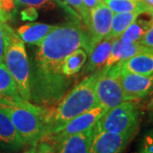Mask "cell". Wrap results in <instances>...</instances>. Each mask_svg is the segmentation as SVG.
Segmentation results:
<instances>
[{"instance_id": "1", "label": "cell", "mask_w": 153, "mask_h": 153, "mask_svg": "<svg viewBox=\"0 0 153 153\" xmlns=\"http://www.w3.org/2000/svg\"><path fill=\"white\" fill-rule=\"evenodd\" d=\"M38 46L33 63L54 71H61L63 60L76 49L90 51L88 36L76 24L56 26Z\"/></svg>"}, {"instance_id": "2", "label": "cell", "mask_w": 153, "mask_h": 153, "mask_svg": "<svg viewBox=\"0 0 153 153\" xmlns=\"http://www.w3.org/2000/svg\"><path fill=\"white\" fill-rule=\"evenodd\" d=\"M98 74L99 71L82 80L60 100L57 106L47 107L44 117L45 134H54L69 121L99 105L94 90Z\"/></svg>"}, {"instance_id": "3", "label": "cell", "mask_w": 153, "mask_h": 153, "mask_svg": "<svg viewBox=\"0 0 153 153\" xmlns=\"http://www.w3.org/2000/svg\"><path fill=\"white\" fill-rule=\"evenodd\" d=\"M0 108L9 116L25 145L33 146L45 134L44 117L47 107L21 99L0 100Z\"/></svg>"}, {"instance_id": "4", "label": "cell", "mask_w": 153, "mask_h": 153, "mask_svg": "<svg viewBox=\"0 0 153 153\" xmlns=\"http://www.w3.org/2000/svg\"><path fill=\"white\" fill-rule=\"evenodd\" d=\"M3 62L13 76L21 97L30 100V65L25 44L5 24L4 27V53Z\"/></svg>"}, {"instance_id": "5", "label": "cell", "mask_w": 153, "mask_h": 153, "mask_svg": "<svg viewBox=\"0 0 153 153\" xmlns=\"http://www.w3.org/2000/svg\"><path fill=\"white\" fill-rule=\"evenodd\" d=\"M69 86V79L61 71L41 68L34 63L30 68V100L36 105L49 107L60 101Z\"/></svg>"}, {"instance_id": "6", "label": "cell", "mask_w": 153, "mask_h": 153, "mask_svg": "<svg viewBox=\"0 0 153 153\" xmlns=\"http://www.w3.org/2000/svg\"><path fill=\"white\" fill-rule=\"evenodd\" d=\"M140 109L134 102L128 100L107 111L97 122V131L136 134L140 127Z\"/></svg>"}, {"instance_id": "7", "label": "cell", "mask_w": 153, "mask_h": 153, "mask_svg": "<svg viewBox=\"0 0 153 153\" xmlns=\"http://www.w3.org/2000/svg\"><path fill=\"white\" fill-rule=\"evenodd\" d=\"M120 63L105 67L99 71L94 90L99 105L106 111L114 108L126 101L120 80Z\"/></svg>"}, {"instance_id": "8", "label": "cell", "mask_w": 153, "mask_h": 153, "mask_svg": "<svg viewBox=\"0 0 153 153\" xmlns=\"http://www.w3.org/2000/svg\"><path fill=\"white\" fill-rule=\"evenodd\" d=\"M106 111H107L104 107L97 105L93 109L87 111L69 121L60 129L54 134H45L41 140L51 142L56 147H58V145L66 137L82 133L93 128Z\"/></svg>"}, {"instance_id": "9", "label": "cell", "mask_w": 153, "mask_h": 153, "mask_svg": "<svg viewBox=\"0 0 153 153\" xmlns=\"http://www.w3.org/2000/svg\"><path fill=\"white\" fill-rule=\"evenodd\" d=\"M113 16L114 13L104 2L100 3L89 11L88 27L90 30V51L99 42L108 36Z\"/></svg>"}, {"instance_id": "10", "label": "cell", "mask_w": 153, "mask_h": 153, "mask_svg": "<svg viewBox=\"0 0 153 153\" xmlns=\"http://www.w3.org/2000/svg\"><path fill=\"white\" fill-rule=\"evenodd\" d=\"M121 85L126 101L140 100L152 91L153 76L122 71Z\"/></svg>"}, {"instance_id": "11", "label": "cell", "mask_w": 153, "mask_h": 153, "mask_svg": "<svg viewBox=\"0 0 153 153\" xmlns=\"http://www.w3.org/2000/svg\"><path fill=\"white\" fill-rule=\"evenodd\" d=\"M134 137V134L97 131L96 129L90 153H123Z\"/></svg>"}, {"instance_id": "12", "label": "cell", "mask_w": 153, "mask_h": 153, "mask_svg": "<svg viewBox=\"0 0 153 153\" xmlns=\"http://www.w3.org/2000/svg\"><path fill=\"white\" fill-rule=\"evenodd\" d=\"M95 132L94 126L86 131L66 137L58 145V153H90Z\"/></svg>"}, {"instance_id": "13", "label": "cell", "mask_w": 153, "mask_h": 153, "mask_svg": "<svg viewBox=\"0 0 153 153\" xmlns=\"http://www.w3.org/2000/svg\"><path fill=\"white\" fill-rule=\"evenodd\" d=\"M24 145L10 118L0 108V148L7 151H17Z\"/></svg>"}, {"instance_id": "14", "label": "cell", "mask_w": 153, "mask_h": 153, "mask_svg": "<svg viewBox=\"0 0 153 153\" xmlns=\"http://www.w3.org/2000/svg\"><path fill=\"white\" fill-rule=\"evenodd\" d=\"M122 71L141 74L145 76L153 75V49L149 48L120 62Z\"/></svg>"}, {"instance_id": "15", "label": "cell", "mask_w": 153, "mask_h": 153, "mask_svg": "<svg viewBox=\"0 0 153 153\" xmlns=\"http://www.w3.org/2000/svg\"><path fill=\"white\" fill-rule=\"evenodd\" d=\"M149 48L144 46L140 43L124 44L121 42L119 38H114L112 43V48L109 58L106 61L105 67H110L115 64L120 63L123 60L130 58L134 55L146 50Z\"/></svg>"}, {"instance_id": "16", "label": "cell", "mask_w": 153, "mask_h": 153, "mask_svg": "<svg viewBox=\"0 0 153 153\" xmlns=\"http://www.w3.org/2000/svg\"><path fill=\"white\" fill-rule=\"evenodd\" d=\"M112 43V38H105L99 42L91 49L89 52V59L84 68V72H89L105 68L111 51Z\"/></svg>"}, {"instance_id": "17", "label": "cell", "mask_w": 153, "mask_h": 153, "mask_svg": "<svg viewBox=\"0 0 153 153\" xmlns=\"http://www.w3.org/2000/svg\"><path fill=\"white\" fill-rule=\"evenodd\" d=\"M55 27L44 23H28L18 28L17 34L24 43L39 45Z\"/></svg>"}, {"instance_id": "18", "label": "cell", "mask_w": 153, "mask_h": 153, "mask_svg": "<svg viewBox=\"0 0 153 153\" xmlns=\"http://www.w3.org/2000/svg\"><path fill=\"white\" fill-rule=\"evenodd\" d=\"M153 20V14L149 18H142L141 13L135 19V21L129 25L124 33L119 37L121 42L124 44L139 43L144 34L147 31Z\"/></svg>"}, {"instance_id": "19", "label": "cell", "mask_w": 153, "mask_h": 153, "mask_svg": "<svg viewBox=\"0 0 153 153\" xmlns=\"http://www.w3.org/2000/svg\"><path fill=\"white\" fill-rule=\"evenodd\" d=\"M22 99L13 76L4 62H0V100H17Z\"/></svg>"}, {"instance_id": "20", "label": "cell", "mask_w": 153, "mask_h": 153, "mask_svg": "<svg viewBox=\"0 0 153 153\" xmlns=\"http://www.w3.org/2000/svg\"><path fill=\"white\" fill-rule=\"evenodd\" d=\"M142 13V11H132V12H124V13H117L114 14L111 31L106 38H119L124 33L129 25L135 21L139 15Z\"/></svg>"}, {"instance_id": "21", "label": "cell", "mask_w": 153, "mask_h": 153, "mask_svg": "<svg viewBox=\"0 0 153 153\" xmlns=\"http://www.w3.org/2000/svg\"><path fill=\"white\" fill-rule=\"evenodd\" d=\"M87 60V53L82 48L76 49L67 55L62 62L61 72L66 76H71L81 70Z\"/></svg>"}, {"instance_id": "22", "label": "cell", "mask_w": 153, "mask_h": 153, "mask_svg": "<svg viewBox=\"0 0 153 153\" xmlns=\"http://www.w3.org/2000/svg\"><path fill=\"white\" fill-rule=\"evenodd\" d=\"M114 14L132 11H152L141 0H103Z\"/></svg>"}, {"instance_id": "23", "label": "cell", "mask_w": 153, "mask_h": 153, "mask_svg": "<svg viewBox=\"0 0 153 153\" xmlns=\"http://www.w3.org/2000/svg\"><path fill=\"white\" fill-rule=\"evenodd\" d=\"M66 2L76 10L78 14L81 16L84 23L88 26L89 24V12L85 8L82 0H66Z\"/></svg>"}, {"instance_id": "24", "label": "cell", "mask_w": 153, "mask_h": 153, "mask_svg": "<svg viewBox=\"0 0 153 153\" xmlns=\"http://www.w3.org/2000/svg\"><path fill=\"white\" fill-rule=\"evenodd\" d=\"M14 8V0H0V22H7L10 18V10Z\"/></svg>"}, {"instance_id": "25", "label": "cell", "mask_w": 153, "mask_h": 153, "mask_svg": "<svg viewBox=\"0 0 153 153\" xmlns=\"http://www.w3.org/2000/svg\"><path fill=\"white\" fill-rule=\"evenodd\" d=\"M139 153H153V128L142 138Z\"/></svg>"}, {"instance_id": "26", "label": "cell", "mask_w": 153, "mask_h": 153, "mask_svg": "<svg viewBox=\"0 0 153 153\" xmlns=\"http://www.w3.org/2000/svg\"><path fill=\"white\" fill-rule=\"evenodd\" d=\"M139 43L147 48L153 49V20L149 28L147 29V31L144 34V36Z\"/></svg>"}, {"instance_id": "27", "label": "cell", "mask_w": 153, "mask_h": 153, "mask_svg": "<svg viewBox=\"0 0 153 153\" xmlns=\"http://www.w3.org/2000/svg\"><path fill=\"white\" fill-rule=\"evenodd\" d=\"M19 4L30 6L33 8H40L47 5L50 3V0H15Z\"/></svg>"}, {"instance_id": "28", "label": "cell", "mask_w": 153, "mask_h": 153, "mask_svg": "<svg viewBox=\"0 0 153 153\" xmlns=\"http://www.w3.org/2000/svg\"><path fill=\"white\" fill-rule=\"evenodd\" d=\"M5 22H0V62H3L4 53V27Z\"/></svg>"}, {"instance_id": "29", "label": "cell", "mask_w": 153, "mask_h": 153, "mask_svg": "<svg viewBox=\"0 0 153 153\" xmlns=\"http://www.w3.org/2000/svg\"><path fill=\"white\" fill-rule=\"evenodd\" d=\"M82 1H83L85 8L87 9L88 12L92 9H94V7H96L98 4H100V3L103 2V0H82Z\"/></svg>"}, {"instance_id": "30", "label": "cell", "mask_w": 153, "mask_h": 153, "mask_svg": "<svg viewBox=\"0 0 153 153\" xmlns=\"http://www.w3.org/2000/svg\"><path fill=\"white\" fill-rule=\"evenodd\" d=\"M146 111H147V115L149 121L153 123V96L149 100L146 105Z\"/></svg>"}, {"instance_id": "31", "label": "cell", "mask_w": 153, "mask_h": 153, "mask_svg": "<svg viewBox=\"0 0 153 153\" xmlns=\"http://www.w3.org/2000/svg\"><path fill=\"white\" fill-rule=\"evenodd\" d=\"M141 1L151 10L153 11V0H141Z\"/></svg>"}, {"instance_id": "32", "label": "cell", "mask_w": 153, "mask_h": 153, "mask_svg": "<svg viewBox=\"0 0 153 153\" xmlns=\"http://www.w3.org/2000/svg\"><path fill=\"white\" fill-rule=\"evenodd\" d=\"M23 153H35V149H34V147H32L30 150H28V151H27V152H25Z\"/></svg>"}, {"instance_id": "33", "label": "cell", "mask_w": 153, "mask_h": 153, "mask_svg": "<svg viewBox=\"0 0 153 153\" xmlns=\"http://www.w3.org/2000/svg\"><path fill=\"white\" fill-rule=\"evenodd\" d=\"M152 76H153V75H152ZM152 91H153V88H152Z\"/></svg>"}]
</instances>
